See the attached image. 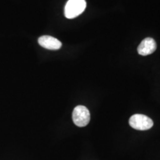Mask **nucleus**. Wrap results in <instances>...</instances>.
<instances>
[{
  "label": "nucleus",
  "instance_id": "obj_1",
  "mask_svg": "<svg viewBox=\"0 0 160 160\" xmlns=\"http://www.w3.org/2000/svg\"><path fill=\"white\" fill-rule=\"evenodd\" d=\"M85 8V0H68L65 7V17L73 19L82 13Z\"/></svg>",
  "mask_w": 160,
  "mask_h": 160
},
{
  "label": "nucleus",
  "instance_id": "obj_4",
  "mask_svg": "<svg viewBox=\"0 0 160 160\" xmlns=\"http://www.w3.org/2000/svg\"><path fill=\"white\" fill-rule=\"evenodd\" d=\"M39 45L48 50L57 51L62 48V42L59 39L51 36H42L38 39Z\"/></svg>",
  "mask_w": 160,
  "mask_h": 160
},
{
  "label": "nucleus",
  "instance_id": "obj_2",
  "mask_svg": "<svg viewBox=\"0 0 160 160\" xmlns=\"http://www.w3.org/2000/svg\"><path fill=\"white\" fill-rule=\"evenodd\" d=\"M72 119L78 127H85L91 120V114L88 109L83 105H78L73 110Z\"/></svg>",
  "mask_w": 160,
  "mask_h": 160
},
{
  "label": "nucleus",
  "instance_id": "obj_5",
  "mask_svg": "<svg viewBox=\"0 0 160 160\" xmlns=\"http://www.w3.org/2000/svg\"><path fill=\"white\" fill-rule=\"evenodd\" d=\"M157 49V43L152 38L143 39L138 47V53L142 56H148L153 53Z\"/></svg>",
  "mask_w": 160,
  "mask_h": 160
},
{
  "label": "nucleus",
  "instance_id": "obj_3",
  "mask_svg": "<svg viewBox=\"0 0 160 160\" xmlns=\"http://www.w3.org/2000/svg\"><path fill=\"white\" fill-rule=\"evenodd\" d=\"M129 124L131 128L139 131H147L153 125V120L143 114H134L130 118Z\"/></svg>",
  "mask_w": 160,
  "mask_h": 160
}]
</instances>
